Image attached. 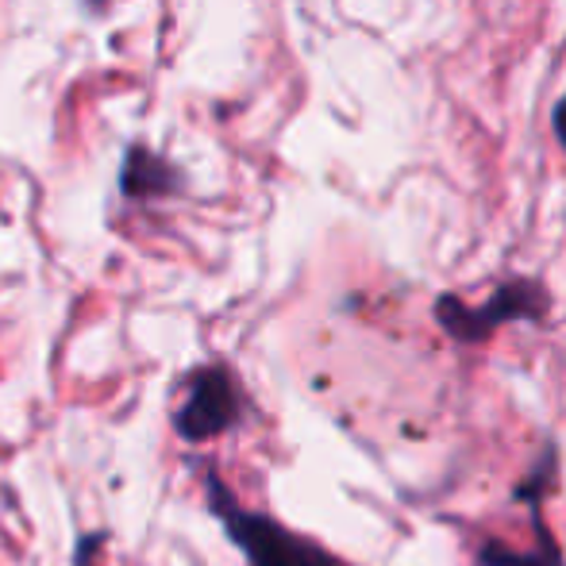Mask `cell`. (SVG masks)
<instances>
[{
    "label": "cell",
    "mask_w": 566,
    "mask_h": 566,
    "mask_svg": "<svg viewBox=\"0 0 566 566\" xmlns=\"http://www.w3.org/2000/svg\"><path fill=\"white\" fill-rule=\"evenodd\" d=\"M243 417V389L228 366H201L186 381V401L174 409V432L186 443H209Z\"/></svg>",
    "instance_id": "obj_2"
},
{
    "label": "cell",
    "mask_w": 566,
    "mask_h": 566,
    "mask_svg": "<svg viewBox=\"0 0 566 566\" xmlns=\"http://www.w3.org/2000/svg\"><path fill=\"white\" fill-rule=\"evenodd\" d=\"M544 308H547V293L539 290L536 282H509L478 308H467L454 297H443L440 305H436V316H440V324L448 328V336L462 343H478L490 336L493 328H501V324L539 321Z\"/></svg>",
    "instance_id": "obj_3"
},
{
    "label": "cell",
    "mask_w": 566,
    "mask_h": 566,
    "mask_svg": "<svg viewBox=\"0 0 566 566\" xmlns=\"http://www.w3.org/2000/svg\"><path fill=\"white\" fill-rule=\"evenodd\" d=\"M90 4H93V8H97V4H105V0H90Z\"/></svg>",
    "instance_id": "obj_8"
},
{
    "label": "cell",
    "mask_w": 566,
    "mask_h": 566,
    "mask_svg": "<svg viewBox=\"0 0 566 566\" xmlns=\"http://www.w3.org/2000/svg\"><path fill=\"white\" fill-rule=\"evenodd\" d=\"M201 482H205L209 509L217 513V521L224 524L228 539L243 552V559L251 566H343L336 555L324 552L321 544L297 536V532L270 521V516L243 509L212 470H205Z\"/></svg>",
    "instance_id": "obj_1"
},
{
    "label": "cell",
    "mask_w": 566,
    "mask_h": 566,
    "mask_svg": "<svg viewBox=\"0 0 566 566\" xmlns=\"http://www.w3.org/2000/svg\"><path fill=\"white\" fill-rule=\"evenodd\" d=\"M532 513H536L532 521H536V528H539V547H536V552H509V547H501V544H490V547H482V552H478V563H482V566H563L559 563V547L552 544L544 521H539V501L532 505Z\"/></svg>",
    "instance_id": "obj_5"
},
{
    "label": "cell",
    "mask_w": 566,
    "mask_h": 566,
    "mask_svg": "<svg viewBox=\"0 0 566 566\" xmlns=\"http://www.w3.org/2000/svg\"><path fill=\"white\" fill-rule=\"evenodd\" d=\"M555 132H559V139H563V147H566V101L559 108H555Z\"/></svg>",
    "instance_id": "obj_7"
},
{
    "label": "cell",
    "mask_w": 566,
    "mask_h": 566,
    "mask_svg": "<svg viewBox=\"0 0 566 566\" xmlns=\"http://www.w3.org/2000/svg\"><path fill=\"white\" fill-rule=\"evenodd\" d=\"M181 186V174L170 163L155 155V150L132 147L124 158V170H119V193L132 197V201H150V197H166Z\"/></svg>",
    "instance_id": "obj_4"
},
{
    "label": "cell",
    "mask_w": 566,
    "mask_h": 566,
    "mask_svg": "<svg viewBox=\"0 0 566 566\" xmlns=\"http://www.w3.org/2000/svg\"><path fill=\"white\" fill-rule=\"evenodd\" d=\"M97 552H101V536L82 539V547H77V563H74V566H93V563H97Z\"/></svg>",
    "instance_id": "obj_6"
}]
</instances>
